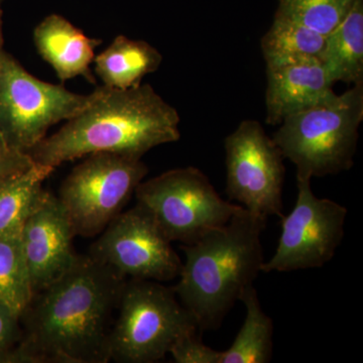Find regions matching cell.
Returning <instances> with one entry per match:
<instances>
[{
    "instance_id": "1",
    "label": "cell",
    "mask_w": 363,
    "mask_h": 363,
    "mask_svg": "<svg viewBox=\"0 0 363 363\" xmlns=\"http://www.w3.org/2000/svg\"><path fill=\"white\" fill-rule=\"evenodd\" d=\"M128 279L89 255L33 295L21 318L26 331L11 360L107 363L114 312Z\"/></svg>"
},
{
    "instance_id": "11",
    "label": "cell",
    "mask_w": 363,
    "mask_h": 363,
    "mask_svg": "<svg viewBox=\"0 0 363 363\" xmlns=\"http://www.w3.org/2000/svg\"><path fill=\"white\" fill-rule=\"evenodd\" d=\"M90 248V257L124 278L169 281L182 264L172 241L147 210L136 204L107 225Z\"/></svg>"
},
{
    "instance_id": "8",
    "label": "cell",
    "mask_w": 363,
    "mask_h": 363,
    "mask_svg": "<svg viewBox=\"0 0 363 363\" xmlns=\"http://www.w3.org/2000/svg\"><path fill=\"white\" fill-rule=\"evenodd\" d=\"M77 94L33 77L16 60L0 58V131L14 149L28 154L55 124L77 116L97 96Z\"/></svg>"
},
{
    "instance_id": "3",
    "label": "cell",
    "mask_w": 363,
    "mask_h": 363,
    "mask_svg": "<svg viewBox=\"0 0 363 363\" xmlns=\"http://www.w3.org/2000/svg\"><path fill=\"white\" fill-rule=\"evenodd\" d=\"M267 221L242 207L223 226L182 247L186 259L173 289L199 330L219 328L262 272Z\"/></svg>"
},
{
    "instance_id": "16",
    "label": "cell",
    "mask_w": 363,
    "mask_h": 363,
    "mask_svg": "<svg viewBox=\"0 0 363 363\" xmlns=\"http://www.w3.org/2000/svg\"><path fill=\"white\" fill-rule=\"evenodd\" d=\"M320 61L333 84L363 83V0H354L342 21L325 37Z\"/></svg>"
},
{
    "instance_id": "24",
    "label": "cell",
    "mask_w": 363,
    "mask_h": 363,
    "mask_svg": "<svg viewBox=\"0 0 363 363\" xmlns=\"http://www.w3.org/2000/svg\"><path fill=\"white\" fill-rule=\"evenodd\" d=\"M20 316L11 312L9 308L0 305V357L7 355V359L9 354L7 350L11 347L13 343L14 339L18 334V325Z\"/></svg>"
},
{
    "instance_id": "17",
    "label": "cell",
    "mask_w": 363,
    "mask_h": 363,
    "mask_svg": "<svg viewBox=\"0 0 363 363\" xmlns=\"http://www.w3.org/2000/svg\"><path fill=\"white\" fill-rule=\"evenodd\" d=\"M245 318L233 345L221 351L219 363H267L272 360L274 323L260 306L255 286L241 293Z\"/></svg>"
},
{
    "instance_id": "25",
    "label": "cell",
    "mask_w": 363,
    "mask_h": 363,
    "mask_svg": "<svg viewBox=\"0 0 363 363\" xmlns=\"http://www.w3.org/2000/svg\"><path fill=\"white\" fill-rule=\"evenodd\" d=\"M0 39H1V11H0Z\"/></svg>"
},
{
    "instance_id": "2",
    "label": "cell",
    "mask_w": 363,
    "mask_h": 363,
    "mask_svg": "<svg viewBox=\"0 0 363 363\" xmlns=\"http://www.w3.org/2000/svg\"><path fill=\"white\" fill-rule=\"evenodd\" d=\"M180 116L149 84L98 88L97 96L51 136L28 150L33 162L56 169L98 152L140 157L180 140Z\"/></svg>"
},
{
    "instance_id": "13",
    "label": "cell",
    "mask_w": 363,
    "mask_h": 363,
    "mask_svg": "<svg viewBox=\"0 0 363 363\" xmlns=\"http://www.w3.org/2000/svg\"><path fill=\"white\" fill-rule=\"evenodd\" d=\"M267 124L279 125L286 117L335 96L333 83L320 60L295 62L267 69Z\"/></svg>"
},
{
    "instance_id": "21",
    "label": "cell",
    "mask_w": 363,
    "mask_h": 363,
    "mask_svg": "<svg viewBox=\"0 0 363 363\" xmlns=\"http://www.w3.org/2000/svg\"><path fill=\"white\" fill-rule=\"evenodd\" d=\"M354 0H279L274 16L326 37L345 18Z\"/></svg>"
},
{
    "instance_id": "26",
    "label": "cell",
    "mask_w": 363,
    "mask_h": 363,
    "mask_svg": "<svg viewBox=\"0 0 363 363\" xmlns=\"http://www.w3.org/2000/svg\"><path fill=\"white\" fill-rule=\"evenodd\" d=\"M2 40L0 39V58H1L2 50H1Z\"/></svg>"
},
{
    "instance_id": "22",
    "label": "cell",
    "mask_w": 363,
    "mask_h": 363,
    "mask_svg": "<svg viewBox=\"0 0 363 363\" xmlns=\"http://www.w3.org/2000/svg\"><path fill=\"white\" fill-rule=\"evenodd\" d=\"M194 329L182 334L172 344L169 353L176 363H219L221 351L212 350L202 342Z\"/></svg>"
},
{
    "instance_id": "5",
    "label": "cell",
    "mask_w": 363,
    "mask_h": 363,
    "mask_svg": "<svg viewBox=\"0 0 363 363\" xmlns=\"http://www.w3.org/2000/svg\"><path fill=\"white\" fill-rule=\"evenodd\" d=\"M111 337V360L152 363L168 354L182 334L198 328L173 288L159 281H126Z\"/></svg>"
},
{
    "instance_id": "27",
    "label": "cell",
    "mask_w": 363,
    "mask_h": 363,
    "mask_svg": "<svg viewBox=\"0 0 363 363\" xmlns=\"http://www.w3.org/2000/svg\"><path fill=\"white\" fill-rule=\"evenodd\" d=\"M2 0H0V4H1Z\"/></svg>"
},
{
    "instance_id": "4",
    "label": "cell",
    "mask_w": 363,
    "mask_h": 363,
    "mask_svg": "<svg viewBox=\"0 0 363 363\" xmlns=\"http://www.w3.org/2000/svg\"><path fill=\"white\" fill-rule=\"evenodd\" d=\"M363 121V83L323 104L286 117L274 142L297 177L336 175L353 166Z\"/></svg>"
},
{
    "instance_id": "12",
    "label": "cell",
    "mask_w": 363,
    "mask_h": 363,
    "mask_svg": "<svg viewBox=\"0 0 363 363\" xmlns=\"http://www.w3.org/2000/svg\"><path fill=\"white\" fill-rule=\"evenodd\" d=\"M73 227L58 197L44 191L21 233L33 295L61 278L75 262Z\"/></svg>"
},
{
    "instance_id": "18",
    "label": "cell",
    "mask_w": 363,
    "mask_h": 363,
    "mask_svg": "<svg viewBox=\"0 0 363 363\" xmlns=\"http://www.w3.org/2000/svg\"><path fill=\"white\" fill-rule=\"evenodd\" d=\"M54 168L35 164L0 181V236L21 235L28 215L44 192L43 184Z\"/></svg>"
},
{
    "instance_id": "6",
    "label": "cell",
    "mask_w": 363,
    "mask_h": 363,
    "mask_svg": "<svg viewBox=\"0 0 363 363\" xmlns=\"http://www.w3.org/2000/svg\"><path fill=\"white\" fill-rule=\"evenodd\" d=\"M136 204L154 217L173 241L192 245L205 234L223 226L242 206L222 199L199 169H169L136 188Z\"/></svg>"
},
{
    "instance_id": "7",
    "label": "cell",
    "mask_w": 363,
    "mask_h": 363,
    "mask_svg": "<svg viewBox=\"0 0 363 363\" xmlns=\"http://www.w3.org/2000/svg\"><path fill=\"white\" fill-rule=\"evenodd\" d=\"M147 173L140 157L109 152L87 156L72 169L58 197L75 235L101 233L123 212Z\"/></svg>"
},
{
    "instance_id": "23",
    "label": "cell",
    "mask_w": 363,
    "mask_h": 363,
    "mask_svg": "<svg viewBox=\"0 0 363 363\" xmlns=\"http://www.w3.org/2000/svg\"><path fill=\"white\" fill-rule=\"evenodd\" d=\"M33 164L30 157L11 147L0 131V181L26 171Z\"/></svg>"
},
{
    "instance_id": "10",
    "label": "cell",
    "mask_w": 363,
    "mask_h": 363,
    "mask_svg": "<svg viewBox=\"0 0 363 363\" xmlns=\"http://www.w3.org/2000/svg\"><path fill=\"white\" fill-rule=\"evenodd\" d=\"M226 194L252 213L283 218L281 150L257 121H243L224 143Z\"/></svg>"
},
{
    "instance_id": "14",
    "label": "cell",
    "mask_w": 363,
    "mask_h": 363,
    "mask_svg": "<svg viewBox=\"0 0 363 363\" xmlns=\"http://www.w3.org/2000/svg\"><path fill=\"white\" fill-rule=\"evenodd\" d=\"M35 48L62 81L83 76L94 81L90 66L101 40L87 37L60 14H50L33 32Z\"/></svg>"
},
{
    "instance_id": "9",
    "label": "cell",
    "mask_w": 363,
    "mask_h": 363,
    "mask_svg": "<svg viewBox=\"0 0 363 363\" xmlns=\"http://www.w3.org/2000/svg\"><path fill=\"white\" fill-rule=\"evenodd\" d=\"M297 201L281 218V233L272 259L264 262V272H286L319 269L328 264L344 238L347 209L319 198L313 192L311 179L297 177Z\"/></svg>"
},
{
    "instance_id": "19",
    "label": "cell",
    "mask_w": 363,
    "mask_h": 363,
    "mask_svg": "<svg viewBox=\"0 0 363 363\" xmlns=\"http://www.w3.org/2000/svg\"><path fill=\"white\" fill-rule=\"evenodd\" d=\"M324 43V35L294 21L274 16V23L262 39L267 69L320 60Z\"/></svg>"
},
{
    "instance_id": "20",
    "label": "cell",
    "mask_w": 363,
    "mask_h": 363,
    "mask_svg": "<svg viewBox=\"0 0 363 363\" xmlns=\"http://www.w3.org/2000/svg\"><path fill=\"white\" fill-rule=\"evenodd\" d=\"M33 297L21 235L0 236V305L21 317Z\"/></svg>"
},
{
    "instance_id": "15",
    "label": "cell",
    "mask_w": 363,
    "mask_h": 363,
    "mask_svg": "<svg viewBox=\"0 0 363 363\" xmlns=\"http://www.w3.org/2000/svg\"><path fill=\"white\" fill-rule=\"evenodd\" d=\"M162 62V54L156 48L125 35L116 37L94 58L98 77L111 89H130L142 84L143 79L155 73Z\"/></svg>"
}]
</instances>
